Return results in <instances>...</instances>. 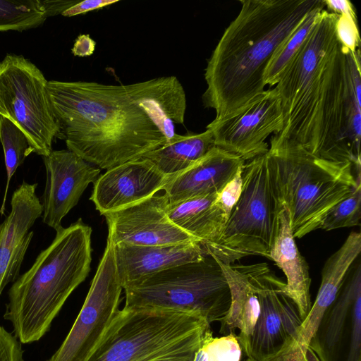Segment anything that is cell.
Returning a JSON list of instances; mask_svg holds the SVG:
<instances>
[{
    "mask_svg": "<svg viewBox=\"0 0 361 361\" xmlns=\"http://www.w3.org/2000/svg\"><path fill=\"white\" fill-rule=\"evenodd\" d=\"M338 16L325 9L321 11L276 84L284 123L281 132L274 135L302 147L335 71L340 44L336 28Z\"/></svg>",
    "mask_w": 361,
    "mask_h": 361,
    "instance_id": "obj_6",
    "label": "cell"
},
{
    "mask_svg": "<svg viewBox=\"0 0 361 361\" xmlns=\"http://www.w3.org/2000/svg\"><path fill=\"white\" fill-rule=\"evenodd\" d=\"M42 72L21 55L6 54L0 62V116L25 134L33 152L49 155L58 126Z\"/></svg>",
    "mask_w": 361,
    "mask_h": 361,
    "instance_id": "obj_9",
    "label": "cell"
},
{
    "mask_svg": "<svg viewBox=\"0 0 361 361\" xmlns=\"http://www.w3.org/2000/svg\"><path fill=\"white\" fill-rule=\"evenodd\" d=\"M267 158L274 195L289 212L294 238L319 229L329 211L361 183L351 163L321 159L274 135Z\"/></svg>",
    "mask_w": 361,
    "mask_h": 361,
    "instance_id": "obj_4",
    "label": "cell"
},
{
    "mask_svg": "<svg viewBox=\"0 0 361 361\" xmlns=\"http://www.w3.org/2000/svg\"><path fill=\"white\" fill-rule=\"evenodd\" d=\"M206 255L199 242L167 245H114L116 270L123 288L145 276L200 260Z\"/></svg>",
    "mask_w": 361,
    "mask_h": 361,
    "instance_id": "obj_18",
    "label": "cell"
},
{
    "mask_svg": "<svg viewBox=\"0 0 361 361\" xmlns=\"http://www.w3.org/2000/svg\"><path fill=\"white\" fill-rule=\"evenodd\" d=\"M346 361H361V296L357 298L352 309L349 350Z\"/></svg>",
    "mask_w": 361,
    "mask_h": 361,
    "instance_id": "obj_32",
    "label": "cell"
},
{
    "mask_svg": "<svg viewBox=\"0 0 361 361\" xmlns=\"http://www.w3.org/2000/svg\"><path fill=\"white\" fill-rule=\"evenodd\" d=\"M96 42L89 35H80L75 39L72 53L77 56H90L94 51Z\"/></svg>",
    "mask_w": 361,
    "mask_h": 361,
    "instance_id": "obj_36",
    "label": "cell"
},
{
    "mask_svg": "<svg viewBox=\"0 0 361 361\" xmlns=\"http://www.w3.org/2000/svg\"><path fill=\"white\" fill-rule=\"evenodd\" d=\"M47 18L44 0H0V32L35 28Z\"/></svg>",
    "mask_w": 361,
    "mask_h": 361,
    "instance_id": "obj_26",
    "label": "cell"
},
{
    "mask_svg": "<svg viewBox=\"0 0 361 361\" xmlns=\"http://www.w3.org/2000/svg\"><path fill=\"white\" fill-rule=\"evenodd\" d=\"M212 130L176 136L160 147L141 157L151 161L167 176L177 175L197 162L214 147Z\"/></svg>",
    "mask_w": 361,
    "mask_h": 361,
    "instance_id": "obj_25",
    "label": "cell"
},
{
    "mask_svg": "<svg viewBox=\"0 0 361 361\" xmlns=\"http://www.w3.org/2000/svg\"><path fill=\"white\" fill-rule=\"evenodd\" d=\"M361 296V262L359 256L346 274L338 295L324 314L318 330L322 338H312L309 346L322 361H332L343 341L353 306Z\"/></svg>",
    "mask_w": 361,
    "mask_h": 361,
    "instance_id": "obj_24",
    "label": "cell"
},
{
    "mask_svg": "<svg viewBox=\"0 0 361 361\" xmlns=\"http://www.w3.org/2000/svg\"><path fill=\"white\" fill-rule=\"evenodd\" d=\"M305 361H322L317 354L308 346L304 352Z\"/></svg>",
    "mask_w": 361,
    "mask_h": 361,
    "instance_id": "obj_39",
    "label": "cell"
},
{
    "mask_svg": "<svg viewBox=\"0 0 361 361\" xmlns=\"http://www.w3.org/2000/svg\"><path fill=\"white\" fill-rule=\"evenodd\" d=\"M234 204L218 194L168 203L169 219L201 244L216 242Z\"/></svg>",
    "mask_w": 361,
    "mask_h": 361,
    "instance_id": "obj_23",
    "label": "cell"
},
{
    "mask_svg": "<svg viewBox=\"0 0 361 361\" xmlns=\"http://www.w3.org/2000/svg\"><path fill=\"white\" fill-rule=\"evenodd\" d=\"M79 1L80 0H44V4L49 18L62 14Z\"/></svg>",
    "mask_w": 361,
    "mask_h": 361,
    "instance_id": "obj_37",
    "label": "cell"
},
{
    "mask_svg": "<svg viewBox=\"0 0 361 361\" xmlns=\"http://www.w3.org/2000/svg\"><path fill=\"white\" fill-rule=\"evenodd\" d=\"M0 361H23L21 343L0 326Z\"/></svg>",
    "mask_w": 361,
    "mask_h": 361,
    "instance_id": "obj_33",
    "label": "cell"
},
{
    "mask_svg": "<svg viewBox=\"0 0 361 361\" xmlns=\"http://www.w3.org/2000/svg\"><path fill=\"white\" fill-rule=\"evenodd\" d=\"M0 142L4 149L7 176L5 192L0 208V214H4L10 180L18 167L33 150L23 131L2 116H0Z\"/></svg>",
    "mask_w": 361,
    "mask_h": 361,
    "instance_id": "obj_27",
    "label": "cell"
},
{
    "mask_svg": "<svg viewBox=\"0 0 361 361\" xmlns=\"http://www.w3.org/2000/svg\"><path fill=\"white\" fill-rule=\"evenodd\" d=\"M245 361H256V360H253L252 358L247 357Z\"/></svg>",
    "mask_w": 361,
    "mask_h": 361,
    "instance_id": "obj_41",
    "label": "cell"
},
{
    "mask_svg": "<svg viewBox=\"0 0 361 361\" xmlns=\"http://www.w3.org/2000/svg\"><path fill=\"white\" fill-rule=\"evenodd\" d=\"M125 307H157L200 314L211 324L221 322L231 305V293L216 259H201L145 276L123 288Z\"/></svg>",
    "mask_w": 361,
    "mask_h": 361,
    "instance_id": "obj_7",
    "label": "cell"
},
{
    "mask_svg": "<svg viewBox=\"0 0 361 361\" xmlns=\"http://www.w3.org/2000/svg\"><path fill=\"white\" fill-rule=\"evenodd\" d=\"M205 342V341H204ZM192 361H208L207 353L202 345L196 351Z\"/></svg>",
    "mask_w": 361,
    "mask_h": 361,
    "instance_id": "obj_40",
    "label": "cell"
},
{
    "mask_svg": "<svg viewBox=\"0 0 361 361\" xmlns=\"http://www.w3.org/2000/svg\"><path fill=\"white\" fill-rule=\"evenodd\" d=\"M361 183L353 192L334 205L322 221L319 229L331 231L360 225Z\"/></svg>",
    "mask_w": 361,
    "mask_h": 361,
    "instance_id": "obj_29",
    "label": "cell"
},
{
    "mask_svg": "<svg viewBox=\"0 0 361 361\" xmlns=\"http://www.w3.org/2000/svg\"><path fill=\"white\" fill-rule=\"evenodd\" d=\"M204 71L202 102L214 121L240 111L265 91L264 75L276 50L324 0H241Z\"/></svg>",
    "mask_w": 361,
    "mask_h": 361,
    "instance_id": "obj_2",
    "label": "cell"
},
{
    "mask_svg": "<svg viewBox=\"0 0 361 361\" xmlns=\"http://www.w3.org/2000/svg\"><path fill=\"white\" fill-rule=\"evenodd\" d=\"M133 100L143 109L169 141L175 124H183L186 110L184 88L176 76H164L126 85Z\"/></svg>",
    "mask_w": 361,
    "mask_h": 361,
    "instance_id": "obj_21",
    "label": "cell"
},
{
    "mask_svg": "<svg viewBox=\"0 0 361 361\" xmlns=\"http://www.w3.org/2000/svg\"><path fill=\"white\" fill-rule=\"evenodd\" d=\"M329 11L338 15L355 11L353 4L348 0H324Z\"/></svg>",
    "mask_w": 361,
    "mask_h": 361,
    "instance_id": "obj_38",
    "label": "cell"
},
{
    "mask_svg": "<svg viewBox=\"0 0 361 361\" xmlns=\"http://www.w3.org/2000/svg\"><path fill=\"white\" fill-rule=\"evenodd\" d=\"M8 292L4 318L21 343L39 340L73 291L85 281L92 261V228L81 219L62 227Z\"/></svg>",
    "mask_w": 361,
    "mask_h": 361,
    "instance_id": "obj_3",
    "label": "cell"
},
{
    "mask_svg": "<svg viewBox=\"0 0 361 361\" xmlns=\"http://www.w3.org/2000/svg\"><path fill=\"white\" fill-rule=\"evenodd\" d=\"M42 157L47 177L42 220L57 231L63 227V218L77 205L88 185L95 183L100 169L68 149L52 150Z\"/></svg>",
    "mask_w": 361,
    "mask_h": 361,
    "instance_id": "obj_14",
    "label": "cell"
},
{
    "mask_svg": "<svg viewBox=\"0 0 361 361\" xmlns=\"http://www.w3.org/2000/svg\"><path fill=\"white\" fill-rule=\"evenodd\" d=\"M216 261L224 271L231 293V305L220 322L219 331L228 334L238 329L237 338L248 357L251 336L261 312L255 281L256 264H226Z\"/></svg>",
    "mask_w": 361,
    "mask_h": 361,
    "instance_id": "obj_19",
    "label": "cell"
},
{
    "mask_svg": "<svg viewBox=\"0 0 361 361\" xmlns=\"http://www.w3.org/2000/svg\"><path fill=\"white\" fill-rule=\"evenodd\" d=\"M56 137L99 169H110L164 145L166 139L126 85L50 80Z\"/></svg>",
    "mask_w": 361,
    "mask_h": 361,
    "instance_id": "obj_1",
    "label": "cell"
},
{
    "mask_svg": "<svg viewBox=\"0 0 361 361\" xmlns=\"http://www.w3.org/2000/svg\"><path fill=\"white\" fill-rule=\"evenodd\" d=\"M149 160L140 157L108 169L94 183L90 200L104 215L139 203L163 190L169 180Z\"/></svg>",
    "mask_w": 361,
    "mask_h": 361,
    "instance_id": "obj_15",
    "label": "cell"
},
{
    "mask_svg": "<svg viewBox=\"0 0 361 361\" xmlns=\"http://www.w3.org/2000/svg\"><path fill=\"white\" fill-rule=\"evenodd\" d=\"M336 28L337 37L344 47L353 54L360 49L356 11L338 15Z\"/></svg>",
    "mask_w": 361,
    "mask_h": 361,
    "instance_id": "obj_31",
    "label": "cell"
},
{
    "mask_svg": "<svg viewBox=\"0 0 361 361\" xmlns=\"http://www.w3.org/2000/svg\"><path fill=\"white\" fill-rule=\"evenodd\" d=\"M239 156L214 146L185 171L171 176L163 188L168 203L219 193L245 164Z\"/></svg>",
    "mask_w": 361,
    "mask_h": 361,
    "instance_id": "obj_17",
    "label": "cell"
},
{
    "mask_svg": "<svg viewBox=\"0 0 361 361\" xmlns=\"http://www.w3.org/2000/svg\"><path fill=\"white\" fill-rule=\"evenodd\" d=\"M284 123L279 93L274 88L264 91L240 111L206 127L213 133L214 145L251 160L265 154L271 134L281 132Z\"/></svg>",
    "mask_w": 361,
    "mask_h": 361,
    "instance_id": "obj_11",
    "label": "cell"
},
{
    "mask_svg": "<svg viewBox=\"0 0 361 361\" xmlns=\"http://www.w3.org/2000/svg\"><path fill=\"white\" fill-rule=\"evenodd\" d=\"M123 287L114 244L106 246L82 307L65 340L47 361H87L119 311Z\"/></svg>",
    "mask_w": 361,
    "mask_h": 361,
    "instance_id": "obj_10",
    "label": "cell"
},
{
    "mask_svg": "<svg viewBox=\"0 0 361 361\" xmlns=\"http://www.w3.org/2000/svg\"><path fill=\"white\" fill-rule=\"evenodd\" d=\"M360 252L361 234L352 232L326 261L316 299L302 322L296 341L302 348H307L316 335L324 314L335 300L347 272Z\"/></svg>",
    "mask_w": 361,
    "mask_h": 361,
    "instance_id": "obj_22",
    "label": "cell"
},
{
    "mask_svg": "<svg viewBox=\"0 0 361 361\" xmlns=\"http://www.w3.org/2000/svg\"><path fill=\"white\" fill-rule=\"evenodd\" d=\"M167 204L164 195H154L128 207L104 214L108 226L107 240L114 245H133L199 242L169 219Z\"/></svg>",
    "mask_w": 361,
    "mask_h": 361,
    "instance_id": "obj_13",
    "label": "cell"
},
{
    "mask_svg": "<svg viewBox=\"0 0 361 361\" xmlns=\"http://www.w3.org/2000/svg\"><path fill=\"white\" fill-rule=\"evenodd\" d=\"M255 281L261 312L250 339L249 358L265 361L297 341L302 320L285 283L265 263L256 264Z\"/></svg>",
    "mask_w": 361,
    "mask_h": 361,
    "instance_id": "obj_12",
    "label": "cell"
},
{
    "mask_svg": "<svg viewBox=\"0 0 361 361\" xmlns=\"http://www.w3.org/2000/svg\"><path fill=\"white\" fill-rule=\"evenodd\" d=\"M208 361H241L243 350L235 333L210 336L203 343Z\"/></svg>",
    "mask_w": 361,
    "mask_h": 361,
    "instance_id": "obj_30",
    "label": "cell"
},
{
    "mask_svg": "<svg viewBox=\"0 0 361 361\" xmlns=\"http://www.w3.org/2000/svg\"><path fill=\"white\" fill-rule=\"evenodd\" d=\"M118 0H84L66 10L61 15L72 17L97 10L118 2Z\"/></svg>",
    "mask_w": 361,
    "mask_h": 361,
    "instance_id": "obj_34",
    "label": "cell"
},
{
    "mask_svg": "<svg viewBox=\"0 0 361 361\" xmlns=\"http://www.w3.org/2000/svg\"><path fill=\"white\" fill-rule=\"evenodd\" d=\"M37 183H23L14 191L8 216L0 225V295L15 281L33 237L29 231L42 216V204L36 195Z\"/></svg>",
    "mask_w": 361,
    "mask_h": 361,
    "instance_id": "obj_16",
    "label": "cell"
},
{
    "mask_svg": "<svg viewBox=\"0 0 361 361\" xmlns=\"http://www.w3.org/2000/svg\"><path fill=\"white\" fill-rule=\"evenodd\" d=\"M303 361H305V360H304V356H303Z\"/></svg>",
    "mask_w": 361,
    "mask_h": 361,
    "instance_id": "obj_42",
    "label": "cell"
},
{
    "mask_svg": "<svg viewBox=\"0 0 361 361\" xmlns=\"http://www.w3.org/2000/svg\"><path fill=\"white\" fill-rule=\"evenodd\" d=\"M242 178L240 195L219 238L202 244L207 254L226 264L250 255L269 259L280 209L269 179L267 153L245 164Z\"/></svg>",
    "mask_w": 361,
    "mask_h": 361,
    "instance_id": "obj_8",
    "label": "cell"
},
{
    "mask_svg": "<svg viewBox=\"0 0 361 361\" xmlns=\"http://www.w3.org/2000/svg\"><path fill=\"white\" fill-rule=\"evenodd\" d=\"M269 259L285 274L286 283L281 290L295 304L303 321L312 306L311 279L308 264L298 249L293 235L289 212L283 205L280 206L277 214Z\"/></svg>",
    "mask_w": 361,
    "mask_h": 361,
    "instance_id": "obj_20",
    "label": "cell"
},
{
    "mask_svg": "<svg viewBox=\"0 0 361 361\" xmlns=\"http://www.w3.org/2000/svg\"><path fill=\"white\" fill-rule=\"evenodd\" d=\"M304 348L296 341L265 361H303Z\"/></svg>",
    "mask_w": 361,
    "mask_h": 361,
    "instance_id": "obj_35",
    "label": "cell"
},
{
    "mask_svg": "<svg viewBox=\"0 0 361 361\" xmlns=\"http://www.w3.org/2000/svg\"><path fill=\"white\" fill-rule=\"evenodd\" d=\"M324 7L323 2L310 11L299 26L276 50L265 72L266 85L274 86L277 83L281 72L306 39Z\"/></svg>",
    "mask_w": 361,
    "mask_h": 361,
    "instance_id": "obj_28",
    "label": "cell"
},
{
    "mask_svg": "<svg viewBox=\"0 0 361 361\" xmlns=\"http://www.w3.org/2000/svg\"><path fill=\"white\" fill-rule=\"evenodd\" d=\"M212 335L198 313L124 306L87 361H192Z\"/></svg>",
    "mask_w": 361,
    "mask_h": 361,
    "instance_id": "obj_5",
    "label": "cell"
}]
</instances>
